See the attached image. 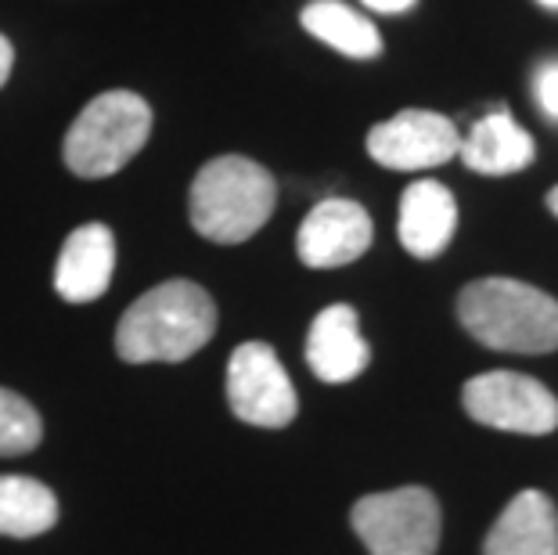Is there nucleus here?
<instances>
[{"label": "nucleus", "instance_id": "nucleus-20", "mask_svg": "<svg viewBox=\"0 0 558 555\" xmlns=\"http://www.w3.org/2000/svg\"><path fill=\"white\" fill-rule=\"evenodd\" d=\"M372 11H383V15H400V11L414 8V0H364Z\"/></svg>", "mask_w": 558, "mask_h": 555}, {"label": "nucleus", "instance_id": "nucleus-10", "mask_svg": "<svg viewBox=\"0 0 558 555\" xmlns=\"http://www.w3.org/2000/svg\"><path fill=\"white\" fill-rule=\"evenodd\" d=\"M306 364L320 383H353L372 364V347L361 336L353 306L331 303L314 317L306 336Z\"/></svg>", "mask_w": 558, "mask_h": 555}, {"label": "nucleus", "instance_id": "nucleus-8", "mask_svg": "<svg viewBox=\"0 0 558 555\" xmlns=\"http://www.w3.org/2000/svg\"><path fill=\"white\" fill-rule=\"evenodd\" d=\"M461 148L458 126L429 109H403L367 134V156L386 170H433Z\"/></svg>", "mask_w": 558, "mask_h": 555}, {"label": "nucleus", "instance_id": "nucleus-18", "mask_svg": "<svg viewBox=\"0 0 558 555\" xmlns=\"http://www.w3.org/2000/svg\"><path fill=\"white\" fill-rule=\"evenodd\" d=\"M533 98L548 120H558V62H544L533 73Z\"/></svg>", "mask_w": 558, "mask_h": 555}, {"label": "nucleus", "instance_id": "nucleus-15", "mask_svg": "<svg viewBox=\"0 0 558 555\" xmlns=\"http://www.w3.org/2000/svg\"><path fill=\"white\" fill-rule=\"evenodd\" d=\"M58 523V498L33 476H0V534L37 538Z\"/></svg>", "mask_w": 558, "mask_h": 555}, {"label": "nucleus", "instance_id": "nucleus-19", "mask_svg": "<svg viewBox=\"0 0 558 555\" xmlns=\"http://www.w3.org/2000/svg\"><path fill=\"white\" fill-rule=\"evenodd\" d=\"M11 65H15V51H11V40L4 37V33H0V87L8 84Z\"/></svg>", "mask_w": 558, "mask_h": 555}, {"label": "nucleus", "instance_id": "nucleus-3", "mask_svg": "<svg viewBox=\"0 0 558 555\" xmlns=\"http://www.w3.org/2000/svg\"><path fill=\"white\" fill-rule=\"evenodd\" d=\"M275 203L278 184L259 162L245 156H220L195 173L187 209L198 234L220 245H239L270 220Z\"/></svg>", "mask_w": 558, "mask_h": 555}, {"label": "nucleus", "instance_id": "nucleus-17", "mask_svg": "<svg viewBox=\"0 0 558 555\" xmlns=\"http://www.w3.org/2000/svg\"><path fill=\"white\" fill-rule=\"evenodd\" d=\"M44 422L26 397L0 389V458L26 455L40 444Z\"/></svg>", "mask_w": 558, "mask_h": 555}, {"label": "nucleus", "instance_id": "nucleus-2", "mask_svg": "<svg viewBox=\"0 0 558 555\" xmlns=\"http://www.w3.org/2000/svg\"><path fill=\"white\" fill-rule=\"evenodd\" d=\"M458 317L472 339L505 353L558 350V300L515 278H480L458 297Z\"/></svg>", "mask_w": 558, "mask_h": 555}, {"label": "nucleus", "instance_id": "nucleus-7", "mask_svg": "<svg viewBox=\"0 0 558 555\" xmlns=\"http://www.w3.org/2000/svg\"><path fill=\"white\" fill-rule=\"evenodd\" d=\"M228 405L248 426L284 430L300 411L295 386L267 342H242L228 361Z\"/></svg>", "mask_w": 558, "mask_h": 555}, {"label": "nucleus", "instance_id": "nucleus-21", "mask_svg": "<svg viewBox=\"0 0 558 555\" xmlns=\"http://www.w3.org/2000/svg\"><path fill=\"white\" fill-rule=\"evenodd\" d=\"M548 209L558 217V188H551V192H548Z\"/></svg>", "mask_w": 558, "mask_h": 555}, {"label": "nucleus", "instance_id": "nucleus-22", "mask_svg": "<svg viewBox=\"0 0 558 555\" xmlns=\"http://www.w3.org/2000/svg\"><path fill=\"white\" fill-rule=\"evenodd\" d=\"M541 8H551V11H558V0H537Z\"/></svg>", "mask_w": 558, "mask_h": 555}, {"label": "nucleus", "instance_id": "nucleus-6", "mask_svg": "<svg viewBox=\"0 0 558 555\" xmlns=\"http://www.w3.org/2000/svg\"><path fill=\"white\" fill-rule=\"evenodd\" d=\"M461 405L480 426L544 436L558 430V397L533 375L522 372H483L461 389Z\"/></svg>", "mask_w": 558, "mask_h": 555}, {"label": "nucleus", "instance_id": "nucleus-16", "mask_svg": "<svg viewBox=\"0 0 558 555\" xmlns=\"http://www.w3.org/2000/svg\"><path fill=\"white\" fill-rule=\"evenodd\" d=\"M303 29L350 58H375L383 51L378 29L350 4H342V0H314V4H306Z\"/></svg>", "mask_w": 558, "mask_h": 555}, {"label": "nucleus", "instance_id": "nucleus-11", "mask_svg": "<svg viewBox=\"0 0 558 555\" xmlns=\"http://www.w3.org/2000/svg\"><path fill=\"white\" fill-rule=\"evenodd\" d=\"M116 275V239L105 224H83L62 245L54 267V289L69 303H90L105 297Z\"/></svg>", "mask_w": 558, "mask_h": 555}, {"label": "nucleus", "instance_id": "nucleus-13", "mask_svg": "<svg viewBox=\"0 0 558 555\" xmlns=\"http://www.w3.org/2000/svg\"><path fill=\"white\" fill-rule=\"evenodd\" d=\"M400 245L411 256L433 260L450 245L458 231V203L439 181H414L400 195Z\"/></svg>", "mask_w": 558, "mask_h": 555}, {"label": "nucleus", "instance_id": "nucleus-9", "mask_svg": "<svg viewBox=\"0 0 558 555\" xmlns=\"http://www.w3.org/2000/svg\"><path fill=\"white\" fill-rule=\"evenodd\" d=\"M375 224L367 209L353 198H325L317 203L295 234V253L306 267L328 270L347 267L372 250Z\"/></svg>", "mask_w": 558, "mask_h": 555}, {"label": "nucleus", "instance_id": "nucleus-14", "mask_svg": "<svg viewBox=\"0 0 558 555\" xmlns=\"http://www.w3.org/2000/svg\"><path fill=\"white\" fill-rule=\"evenodd\" d=\"M533 152H537L533 148V137L505 109H497L472 126V134L461 141L458 156L476 173L508 177V173L526 170L533 162Z\"/></svg>", "mask_w": 558, "mask_h": 555}, {"label": "nucleus", "instance_id": "nucleus-12", "mask_svg": "<svg viewBox=\"0 0 558 555\" xmlns=\"http://www.w3.org/2000/svg\"><path fill=\"white\" fill-rule=\"evenodd\" d=\"M483 555H558V509L544 491H519L483 541Z\"/></svg>", "mask_w": 558, "mask_h": 555}, {"label": "nucleus", "instance_id": "nucleus-5", "mask_svg": "<svg viewBox=\"0 0 558 555\" xmlns=\"http://www.w3.org/2000/svg\"><path fill=\"white\" fill-rule=\"evenodd\" d=\"M350 523L372 555H436L439 548V505L425 487L364 494Z\"/></svg>", "mask_w": 558, "mask_h": 555}, {"label": "nucleus", "instance_id": "nucleus-1", "mask_svg": "<svg viewBox=\"0 0 558 555\" xmlns=\"http://www.w3.org/2000/svg\"><path fill=\"white\" fill-rule=\"evenodd\" d=\"M217 333V303L195 281H162L126 306L116 350L130 364L187 361Z\"/></svg>", "mask_w": 558, "mask_h": 555}, {"label": "nucleus", "instance_id": "nucleus-4", "mask_svg": "<svg viewBox=\"0 0 558 555\" xmlns=\"http://www.w3.org/2000/svg\"><path fill=\"white\" fill-rule=\"evenodd\" d=\"M151 109L134 91L98 94L65 134V167L76 177H112L145 148Z\"/></svg>", "mask_w": 558, "mask_h": 555}]
</instances>
